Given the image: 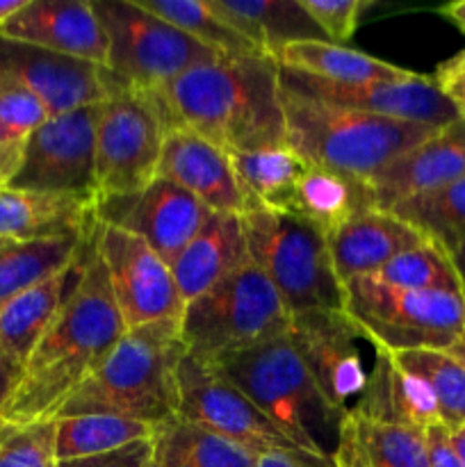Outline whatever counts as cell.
<instances>
[{
    "label": "cell",
    "instance_id": "obj_22",
    "mask_svg": "<svg viewBox=\"0 0 465 467\" xmlns=\"http://www.w3.org/2000/svg\"><path fill=\"white\" fill-rule=\"evenodd\" d=\"M333 269L340 283L374 276L404 251L424 244L427 237L383 208L360 210L326 237Z\"/></svg>",
    "mask_w": 465,
    "mask_h": 467
},
{
    "label": "cell",
    "instance_id": "obj_6",
    "mask_svg": "<svg viewBox=\"0 0 465 467\" xmlns=\"http://www.w3.org/2000/svg\"><path fill=\"white\" fill-rule=\"evenodd\" d=\"M290 322V310L269 278L253 263H246L185 304L181 340L185 354L217 365L228 356L287 336Z\"/></svg>",
    "mask_w": 465,
    "mask_h": 467
},
{
    "label": "cell",
    "instance_id": "obj_23",
    "mask_svg": "<svg viewBox=\"0 0 465 467\" xmlns=\"http://www.w3.org/2000/svg\"><path fill=\"white\" fill-rule=\"evenodd\" d=\"M465 178V119L440 128L418 149L408 150L378 173L372 187L377 208H392L401 199L436 190Z\"/></svg>",
    "mask_w": 465,
    "mask_h": 467
},
{
    "label": "cell",
    "instance_id": "obj_41",
    "mask_svg": "<svg viewBox=\"0 0 465 467\" xmlns=\"http://www.w3.org/2000/svg\"><path fill=\"white\" fill-rule=\"evenodd\" d=\"M150 461V438L137 441L126 447L108 451V454L85 456V459L57 461L55 467H149Z\"/></svg>",
    "mask_w": 465,
    "mask_h": 467
},
{
    "label": "cell",
    "instance_id": "obj_14",
    "mask_svg": "<svg viewBox=\"0 0 465 467\" xmlns=\"http://www.w3.org/2000/svg\"><path fill=\"white\" fill-rule=\"evenodd\" d=\"M96 251L103 260L126 331L182 317L185 301L171 269L141 237L100 222Z\"/></svg>",
    "mask_w": 465,
    "mask_h": 467
},
{
    "label": "cell",
    "instance_id": "obj_16",
    "mask_svg": "<svg viewBox=\"0 0 465 467\" xmlns=\"http://www.w3.org/2000/svg\"><path fill=\"white\" fill-rule=\"evenodd\" d=\"M0 80L16 82L36 96L48 117L105 103L117 85V78L105 67L36 48L3 35H0Z\"/></svg>",
    "mask_w": 465,
    "mask_h": 467
},
{
    "label": "cell",
    "instance_id": "obj_21",
    "mask_svg": "<svg viewBox=\"0 0 465 467\" xmlns=\"http://www.w3.org/2000/svg\"><path fill=\"white\" fill-rule=\"evenodd\" d=\"M158 178L176 182L212 213H246V199L237 182L231 155L190 130L173 128L167 132Z\"/></svg>",
    "mask_w": 465,
    "mask_h": 467
},
{
    "label": "cell",
    "instance_id": "obj_4",
    "mask_svg": "<svg viewBox=\"0 0 465 467\" xmlns=\"http://www.w3.org/2000/svg\"><path fill=\"white\" fill-rule=\"evenodd\" d=\"M287 146L308 164L372 182L440 128L354 112L281 89Z\"/></svg>",
    "mask_w": 465,
    "mask_h": 467
},
{
    "label": "cell",
    "instance_id": "obj_31",
    "mask_svg": "<svg viewBox=\"0 0 465 467\" xmlns=\"http://www.w3.org/2000/svg\"><path fill=\"white\" fill-rule=\"evenodd\" d=\"M340 445L349 447L363 467H429L424 431L345 415Z\"/></svg>",
    "mask_w": 465,
    "mask_h": 467
},
{
    "label": "cell",
    "instance_id": "obj_37",
    "mask_svg": "<svg viewBox=\"0 0 465 467\" xmlns=\"http://www.w3.org/2000/svg\"><path fill=\"white\" fill-rule=\"evenodd\" d=\"M48 112L21 85L0 80V187L16 176L27 141L46 123Z\"/></svg>",
    "mask_w": 465,
    "mask_h": 467
},
{
    "label": "cell",
    "instance_id": "obj_9",
    "mask_svg": "<svg viewBox=\"0 0 465 467\" xmlns=\"http://www.w3.org/2000/svg\"><path fill=\"white\" fill-rule=\"evenodd\" d=\"M108 35V68L135 89H158L190 68L223 55L199 44L137 0H91Z\"/></svg>",
    "mask_w": 465,
    "mask_h": 467
},
{
    "label": "cell",
    "instance_id": "obj_51",
    "mask_svg": "<svg viewBox=\"0 0 465 467\" xmlns=\"http://www.w3.org/2000/svg\"><path fill=\"white\" fill-rule=\"evenodd\" d=\"M451 260H454L456 265V272H459L460 276V283H463V295H465V244L459 246L456 251H451Z\"/></svg>",
    "mask_w": 465,
    "mask_h": 467
},
{
    "label": "cell",
    "instance_id": "obj_34",
    "mask_svg": "<svg viewBox=\"0 0 465 467\" xmlns=\"http://www.w3.org/2000/svg\"><path fill=\"white\" fill-rule=\"evenodd\" d=\"M55 422V461L108 454L137 441L153 438L155 427L119 415H73Z\"/></svg>",
    "mask_w": 465,
    "mask_h": 467
},
{
    "label": "cell",
    "instance_id": "obj_36",
    "mask_svg": "<svg viewBox=\"0 0 465 467\" xmlns=\"http://www.w3.org/2000/svg\"><path fill=\"white\" fill-rule=\"evenodd\" d=\"M397 365L431 390L440 424L450 431L465 427V365L450 351L415 349L395 354Z\"/></svg>",
    "mask_w": 465,
    "mask_h": 467
},
{
    "label": "cell",
    "instance_id": "obj_42",
    "mask_svg": "<svg viewBox=\"0 0 465 467\" xmlns=\"http://www.w3.org/2000/svg\"><path fill=\"white\" fill-rule=\"evenodd\" d=\"M424 441H427L429 467H463L454 447H451L450 429L442 427L440 422L424 429Z\"/></svg>",
    "mask_w": 465,
    "mask_h": 467
},
{
    "label": "cell",
    "instance_id": "obj_25",
    "mask_svg": "<svg viewBox=\"0 0 465 467\" xmlns=\"http://www.w3.org/2000/svg\"><path fill=\"white\" fill-rule=\"evenodd\" d=\"M349 415H360V418L383 424L413 427L419 431L440 422L431 390L418 377L401 369L395 354L383 347L374 360L367 388L354 413Z\"/></svg>",
    "mask_w": 465,
    "mask_h": 467
},
{
    "label": "cell",
    "instance_id": "obj_40",
    "mask_svg": "<svg viewBox=\"0 0 465 467\" xmlns=\"http://www.w3.org/2000/svg\"><path fill=\"white\" fill-rule=\"evenodd\" d=\"M331 44L345 46L354 36L369 0H299Z\"/></svg>",
    "mask_w": 465,
    "mask_h": 467
},
{
    "label": "cell",
    "instance_id": "obj_52",
    "mask_svg": "<svg viewBox=\"0 0 465 467\" xmlns=\"http://www.w3.org/2000/svg\"><path fill=\"white\" fill-rule=\"evenodd\" d=\"M450 354H451V356H456V358H459L460 363L465 365V336L460 337V340L456 342L454 347H451V349H450Z\"/></svg>",
    "mask_w": 465,
    "mask_h": 467
},
{
    "label": "cell",
    "instance_id": "obj_7",
    "mask_svg": "<svg viewBox=\"0 0 465 467\" xmlns=\"http://www.w3.org/2000/svg\"><path fill=\"white\" fill-rule=\"evenodd\" d=\"M251 263L269 278L290 315L342 310L345 285L333 269L328 242L294 213L246 208L242 214Z\"/></svg>",
    "mask_w": 465,
    "mask_h": 467
},
{
    "label": "cell",
    "instance_id": "obj_29",
    "mask_svg": "<svg viewBox=\"0 0 465 467\" xmlns=\"http://www.w3.org/2000/svg\"><path fill=\"white\" fill-rule=\"evenodd\" d=\"M272 57L278 67L331 82L401 80L413 73L331 41H296L278 48Z\"/></svg>",
    "mask_w": 465,
    "mask_h": 467
},
{
    "label": "cell",
    "instance_id": "obj_11",
    "mask_svg": "<svg viewBox=\"0 0 465 467\" xmlns=\"http://www.w3.org/2000/svg\"><path fill=\"white\" fill-rule=\"evenodd\" d=\"M178 388L181 418L210 429L242 450L255 456L281 451L315 467H336L333 459L310 454L294 445L240 388L232 386L212 365L185 354L178 365Z\"/></svg>",
    "mask_w": 465,
    "mask_h": 467
},
{
    "label": "cell",
    "instance_id": "obj_30",
    "mask_svg": "<svg viewBox=\"0 0 465 467\" xmlns=\"http://www.w3.org/2000/svg\"><path fill=\"white\" fill-rule=\"evenodd\" d=\"M231 162L246 199V208L294 213L296 185L308 162L290 146L235 153L231 155Z\"/></svg>",
    "mask_w": 465,
    "mask_h": 467
},
{
    "label": "cell",
    "instance_id": "obj_50",
    "mask_svg": "<svg viewBox=\"0 0 465 467\" xmlns=\"http://www.w3.org/2000/svg\"><path fill=\"white\" fill-rule=\"evenodd\" d=\"M463 71H465V50L438 68V73H463Z\"/></svg>",
    "mask_w": 465,
    "mask_h": 467
},
{
    "label": "cell",
    "instance_id": "obj_35",
    "mask_svg": "<svg viewBox=\"0 0 465 467\" xmlns=\"http://www.w3.org/2000/svg\"><path fill=\"white\" fill-rule=\"evenodd\" d=\"M87 240L7 242L0 249V308L73 263Z\"/></svg>",
    "mask_w": 465,
    "mask_h": 467
},
{
    "label": "cell",
    "instance_id": "obj_47",
    "mask_svg": "<svg viewBox=\"0 0 465 467\" xmlns=\"http://www.w3.org/2000/svg\"><path fill=\"white\" fill-rule=\"evenodd\" d=\"M27 5V0H0V27L14 16V14L21 12Z\"/></svg>",
    "mask_w": 465,
    "mask_h": 467
},
{
    "label": "cell",
    "instance_id": "obj_44",
    "mask_svg": "<svg viewBox=\"0 0 465 467\" xmlns=\"http://www.w3.org/2000/svg\"><path fill=\"white\" fill-rule=\"evenodd\" d=\"M18 379H21L18 369L9 363L7 356H5L3 349H0V410H3V406L7 404V400L12 397Z\"/></svg>",
    "mask_w": 465,
    "mask_h": 467
},
{
    "label": "cell",
    "instance_id": "obj_27",
    "mask_svg": "<svg viewBox=\"0 0 465 467\" xmlns=\"http://www.w3.org/2000/svg\"><path fill=\"white\" fill-rule=\"evenodd\" d=\"M367 208H377L369 182L331 169L308 164L296 185L294 214L313 223L324 237Z\"/></svg>",
    "mask_w": 465,
    "mask_h": 467
},
{
    "label": "cell",
    "instance_id": "obj_2",
    "mask_svg": "<svg viewBox=\"0 0 465 467\" xmlns=\"http://www.w3.org/2000/svg\"><path fill=\"white\" fill-rule=\"evenodd\" d=\"M126 333L103 260L94 246L85 278L27 358L0 418L50 422L68 397L109 358Z\"/></svg>",
    "mask_w": 465,
    "mask_h": 467
},
{
    "label": "cell",
    "instance_id": "obj_32",
    "mask_svg": "<svg viewBox=\"0 0 465 467\" xmlns=\"http://www.w3.org/2000/svg\"><path fill=\"white\" fill-rule=\"evenodd\" d=\"M137 5L223 57L264 55L223 18L212 0H137Z\"/></svg>",
    "mask_w": 465,
    "mask_h": 467
},
{
    "label": "cell",
    "instance_id": "obj_46",
    "mask_svg": "<svg viewBox=\"0 0 465 467\" xmlns=\"http://www.w3.org/2000/svg\"><path fill=\"white\" fill-rule=\"evenodd\" d=\"M440 14H445L454 26H459L465 32V0H456V3L442 5Z\"/></svg>",
    "mask_w": 465,
    "mask_h": 467
},
{
    "label": "cell",
    "instance_id": "obj_17",
    "mask_svg": "<svg viewBox=\"0 0 465 467\" xmlns=\"http://www.w3.org/2000/svg\"><path fill=\"white\" fill-rule=\"evenodd\" d=\"M212 210L167 178L137 194L98 199V219L141 237L167 265L181 255Z\"/></svg>",
    "mask_w": 465,
    "mask_h": 467
},
{
    "label": "cell",
    "instance_id": "obj_38",
    "mask_svg": "<svg viewBox=\"0 0 465 467\" xmlns=\"http://www.w3.org/2000/svg\"><path fill=\"white\" fill-rule=\"evenodd\" d=\"M372 278L390 287H399V290L460 292L463 295V283H460L451 255L429 240L397 255Z\"/></svg>",
    "mask_w": 465,
    "mask_h": 467
},
{
    "label": "cell",
    "instance_id": "obj_45",
    "mask_svg": "<svg viewBox=\"0 0 465 467\" xmlns=\"http://www.w3.org/2000/svg\"><path fill=\"white\" fill-rule=\"evenodd\" d=\"M255 467H315L305 461L294 459L290 454H281V451H272V454H263L255 461Z\"/></svg>",
    "mask_w": 465,
    "mask_h": 467
},
{
    "label": "cell",
    "instance_id": "obj_24",
    "mask_svg": "<svg viewBox=\"0 0 465 467\" xmlns=\"http://www.w3.org/2000/svg\"><path fill=\"white\" fill-rule=\"evenodd\" d=\"M251 263L242 214L210 213L201 231L169 265L181 299L194 301L232 272Z\"/></svg>",
    "mask_w": 465,
    "mask_h": 467
},
{
    "label": "cell",
    "instance_id": "obj_49",
    "mask_svg": "<svg viewBox=\"0 0 465 467\" xmlns=\"http://www.w3.org/2000/svg\"><path fill=\"white\" fill-rule=\"evenodd\" d=\"M450 441H451V447H454L456 456H459L460 463L465 467V427L456 429V431H450Z\"/></svg>",
    "mask_w": 465,
    "mask_h": 467
},
{
    "label": "cell",
    "instance_id": "obj_19",
    "mask_svg": "<svg viewBox=\"0 0 465 467\" xmlns=\"http://www.w3.org/2000/svg\"><path fill=\"white\" fill-rule=\"evenodd\" d=\"M98 223L96 194L0 187V240H89Z\"/></svg>",
    "mask_w": 465,
    "mask_h": 467
},
{
    "label": "cell",
    "instance_id": "obj_20",
    "mask_svg": "<svg viewBox=\"0 0 465 467\" xmlns=\"http://www.w3.org/2000/svg\"><path fill=\"white\" fill-rule=\"evenodd\" d=\"M94 246L96 233L82 244L73 263L67 265L62 272L53 274L39 285L14 296L9 304L0 308V349L7 356L9 363L18 369V374L23 372L35 347L39 345L44 333L57 319V315L62 313V308L85 278Z\"/></svg>",
    "mask_w": 465,
    "mask_h": 467
},
{
    "label": "cell",
    "instance_id": "obj_8",
    "mask_svg": "<svg viewBox=\"0 0 465 467\" xmlns=\"http://www.w3.org/2000/svg\"><path fill=\"white\" fill-rule=\"evenodd\" d=\"M342 310L383 349L450 351L465 336V295L413 292L372 276L345 283Z\"/></svg>",
    "mask_w": 465,
    "mask_h": 467
},
{
    "label": "cell",
    "instance_id": "obj_28",
    "mask_svg": "<svg viewBox=\"0 0 465 467\" xmlns=\"http://www.w3.org/2000/svg\"><path fill=\"white\" fill-rule=\"evenodd\" d=\"M258 456L176 415L155 429L149 467H255Z\"/></svg>",
    "mask_w": 465,
    "mask_h": 467
},
{
    "label": "cell",
    "instance_id": "obj_5",
    "mask_svg": "<svg viewBox=\"0 0 465 467\" xmlns=\"http://www.w3.org/2000/svg\"><path fill=\"white\" fill-rule=\"evenodd\" d=\"M212 368L240 388L294 445L336 461L345 413L324 397L290 337L263 342Z\"/></svg>",
    "mask_w": 465,
    "mask_h": 467
},
{
    "label": "cell",
    "instance_id": "obj_12",
    "mask_svg": "<svg viewBox=\"0 0 465 467\" xmlns=\"http://www.w3.org/2000/svg\"><path fill=\"white\" fill-rule=\"evenodd\" d=\"M287 337L324 397L345 415L354 413L381 345L345 310H305L292 315Z\"/></svg>",
    "mask_w": 465,
    "mask_h": 467
},
{
    "label": "cell",
    "instance_id": "obj_15",
    "mask_svg": "<svg viewBox=\"0 0 465 467\" xmlns=\"http://www.w3.org/2000/svg\"><path fill=\"white\" fill-rule=\"evenodd\" d=\"M98 105L48 117L44 126L27 141L26 155L16 176L9 181L12 190L53 192V194H96V126Z\"/></svg>",
    "mask_w": 465,
    "mask_h": 467
},
{
    "label": "cell",
    "instance_id": "obj_33",
    "mask_svg": "<svg viewBox=\"0 0 465 467\" xmlns=\"http://www.w3.org/2000/svg\"><path fill=\"white\" fill-rule=\"evenodd\" d=\"M388 210L447 254L465 244V178L401 199Z\"/></svg>",
    "mask_w": 465,
    "mask_h": 467
},
{
    "label": "cell",
    "instance_id": "obj_53",
    "mask_svg": "<svg viewBox=\"0 0 465 467\" xmlns=\"http://www.w3.org/2000/svg\"><path fill=\"white\" fill-rule=\"evenodd\" d=\"M7 242H9V240H0V249H3V246L7 244Z\"/></svg>",
    "mask_w": 465,
    "mask_h": 467
},
{
    "label": "cell",
    "instance_id": "obj_10",
    "mask_svg": "<svg viewBox=\"0 0 465 467\" xmlns=\"http://www.w3.org/2000/svg\"><path fill=\"white\" fill-rule=\"evenodd\" d=\"M117 78V76H114ZM167 123L150 91L117 78L96 126V192L98 199L137 194L158 178Z\"/></svg>",
    "mask_w": 465,
    "mask_h": 467
},
{
    "label": "cell",
    "instance_id": "obj_48",
    "mask_svg": "<svg viewBox=\"0 0 465 467\" xmlns=\"http://www.w3.org/2000/svg\"><path fill=\"white\" fill-rule=\"evenodd\" d=\"M336 467H363V465H360V461L356 459V454L349 450V447L337 445V451H336Z\"/></svg>",
    "mask_w": 465,
    "mask_h": 467
},
{
    "label": "cell",
    "instance_id": "obj_13",
    "mask_svg": "<svg viewBox=\"0 0 465 467\" xmlns=\"http://www.w3.org/2000/svg\"><path fill=\"white\" fill-rule=\"evenodd\" d=\"M278 78H281V89L287 94L354 109V112L377 114V117L431 128H445L460 119L459 109L442 94L438 82L419 73H410L401 80L331 82L278 67Z\"/></svg>",
    "mask_w": 465,
    "mask_h": 467
},
{
    "label": "cell",
    "instance_id": "obj_18",
    "mask_svg": "<svg viewBox=\"0 0 465 467\" xmlns=\"http://www.w3.org/2000/svg\"><path fill=\"white\" fill-rule=\"evenodd\" d=\"M0 35L98 67L108 64V35L91 0H27Z\"/></svg>",
    "mask_w": 465,
    "mask_h": 467
},
{
    "label": "cell",
    "instance_id": "obj_1",
    "mask_svg": "<svg viewBox=\"0 0 465 467\" xmlns=\"http://www.w3.org/2000/svg\"><path fill=\"white\" fill-rule=\"evenodd\" d=\"M146 91L167 132L190 130L228 155L287 146L278 64L269 55L217 57Z\"/></svg>",
    "mask_w": 465,
    "mask_h": 467
},
{
    "label": "cell",
    "instance_id": "obj_26",
    "mask_svg": "<svg viewBox=\"0 0 465 467\" xmlns=\"http://www.w3.org/2000/svg\"><path fill=\"white\" fill-rule=\"evenodd\" d=\"M212 5L269 57L296 41H328L299 0H212Z\"/></svg>",
    "mask_w": 465,
    "mask_h": 467
},
{
    "label": "cell",
    "instance_id": "obj_3",
    "mask_svg": "<svg viewBox=\"0 0 465 467\" xmlns=\"http://www.w3.org/2000/svg\"><path fill=\"white\" fill-rule=\"evenodd\" d=\"M182 356L181 319L130 328L109 358L68 397L55 420L119 415L162 427L181 409L178 365Z\"/></svg>",
    "mask_w": 465,
    "mask_h": 467
},
{
    "label": "cell",
    "instance_id": "obj_39",
    "mask_svg": "<svg viewBox=\"0 0 465 467\" xmlns=\"http://www.w3.org/2000/svg\"><path fill=\"white\" fill-rule=\"evenodd\" d=\"M55 422L12 424L0 418V467H55Z\"/></svg>",
    "mask_w": 465,
    "mask_h": 467
},
{
    "label": "cell",
    "instance_id": "obj_43",
    "mask_svg": "<svg viewBox=\"0 0 465 467\" xmlns=\"http://www.w3.org/2000/svg\"><path fill=\"white\" fill-rule=\"evenodd\" d=\"M433 80L442 89V94L454 103L460 119H465V71L463 73H438Z\"/></svg>",
    "mask_w": 465,
    "mask_h": 467
}]
</instances>
